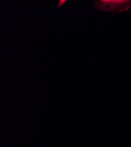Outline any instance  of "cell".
<instances>
[{
	"label": "cell",
	"instance_id": "1",
	"mask_svg": "<svg viewBox=\"0 0 131 147\" xmlns=\"http://www.w3.org/2000/svg\"><path fill=\"white\" fill-rule=\"evenodd\" d=\"M130 5V1H98L96 2V7L99 9L112 13L127 10Z\"/></svg>",
	"mask_w": 131,
	"mask_h": 147
}]
</instances>
